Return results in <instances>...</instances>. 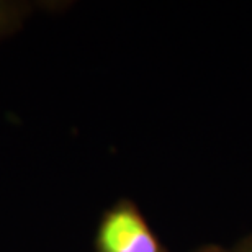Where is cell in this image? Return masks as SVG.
Segmentation results:
<instances>
[{
    "instance_id": "7a4b0ae2",
    "label": "cell",
    "mask_w": 252,
    "mask_h": 252,
    "mask_svg": "<svg viewBox=\"0 0 252 252\" xmlns=\"http://www.w3.org/2000/svg\"><path fill=\"white\" fill-rule=\"evenodd\" d=\"M30 10L32 5L25 2H0V39L12 34L27 18Z\"/></svg>"
},
{
    "instance_id": "6da1fadb",
    "label": "cell",
    "mask_w": 252,
    "mask_h": 252,
    "mask_svg": "<svg viewBox=\"0 0 252 252\" xmlns=\"http://www.w3.org/2000/svg\"><path fill=\"white\" fill-rule=\"evenodd\" d=\"M97 252H164L146 220L129 201L103 216L97 233Z\"/></svg>"
}]
</instances>
